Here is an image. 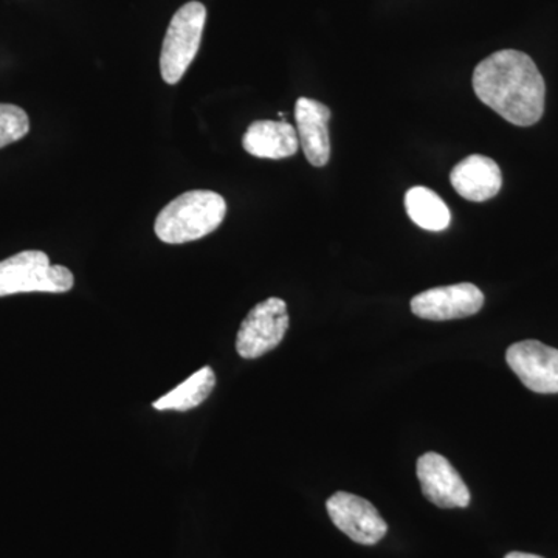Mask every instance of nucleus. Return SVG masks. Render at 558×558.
<instances>
[{
    "instance_id": "obj_1",
    "label": "nucleus",
    "mask_w": 558,
    "mask_h": 558,
    "mask_svg": "<svg viewBox=\"0 0 558 558\" xmlns=\"http://www.w3.org/2000/svg\"><path fill=\"white\" fill-rule=\"evenodd\" d=\"M473 89L484 105L515 126H532L545 112L546 84L529 54L499 50L476 65Z\"/></svg>"
},
{
    "instance_id": "obj_2",
    "label": "nucleus",
    "mask_w": 558,
    "mask_h": 558,
    "mask_svg": "<svg viewBox=\"0 0 558 558\" xmlns=\"http://www.w3.org/2000/svg\"><path fill=\"white\" fill-rule=\"evenodd\" d=\"M226 215V199L220 194L208 190L189 191L161 209L154 230L165 244H186L218 230Z\"/></svg>"
},
{
    "instance_id": "obj_3",
    "label": "nucleus",
    "mask_w": 558,
    "mask_h": 558,
    "mask_svg": "<svg viewBox=\"0 0 558 558\" xmlns=\"http://www.w3.org/2000/svg\"><path fill=\"white\" fill-rule=\"evenodd\" d=\"M75 284L72 271L53 266L40 250H25L0 260V296L16 293H64Z\"/></svg>"
},
{
    "instance_id": "obj_4",
    "label": "nucleus",
    "mask_w": 558,
    "mask_h": 558,
    "mask_svg": "<svg viewBox=\"0 0 558 558\" xmlns=\"http://www.w3.org/2000/svg\"><path fill=\"white\" fill-rule=\"evenodd\" d=\"M207 9L204 3H185L172 16L160 54V72L165 83L174 86L185 75L199 51Z\"/></svg>"
},
{
    "instance_id": "obj_5",
    "label": "nucleus",
    "mask_w": 558,
    "mask_h": 558,
    "mask_svg": "<svg viewBox=\"0 0 558 558\" xmlns=\"http://www.w3.org/2000/svg\"><path fill=\"white\" fill-rule=\"evenodd\" d=\"M288 329V304L271 296L256 304L242 322L236 337L238 354L245 360L263 357L284 340Z\"/></svg>"
},
{
    "instance_id": "obj_6",
    "label": "nucleus",
    "mask_w": 558,
    "mask_h": 558,
    "mask_svg": "<svg viewBox=\"0 0 558 558\" xmlns=\"http://www.w3.org/2000/svg\"><path fill=\"white\" fill-rule=\"evenodd\" d=\"M326 509L332 523L360 545H376L387 534V523L368 499L337 492L326 502Z\"/></svg>"
},
{
    "instance_id": "obj_7",
    "label": "nucleus",
    "mask_w": 558,
    "mask_h": 558,
    "mask_svg": "<svg viewBox=\"0 0 558 558\" xmlns=\"http://www.w3.org/2000/svg\"><path fill=\"white\" fill-rule=\"evenodd\" d=\"M506 360L524 387L539 395H557L558 349L524 340L508 349Z\"/></svg>"
},
{
    "instance_id": "obj_8",
    "label": "nucleus",
    "mask_w": 558,
    "mask_h": 558,
    "mask_svg": "<svg viewBox=\"0 0 558 558\" xmlns=\"http://www.w3.org/2000/svg\"><path fill=\"white\" fill-rule=\"evenodd\" d=\"M483 306V292L472 282L425 290L411 301L413 314L429 322L472 317Z\"/></svg>"
},
{
    "instance_id": "obj_9",
    "label": "nucleus",
    "mask_w": 558,
    "mask_h": 558,
    "mask_svg": "<svg viewBox=\"0 0 558 558\" xmlns=\"http://www.w3.org/2000/svg\"><path fill=\"white\" fill-rule=\"evenodd\" d=\"M417 478L422 494L440 509L468 508L470 502L469 487L459 476L449 459L435 451L422 454L417 461Z\"/></svg>"
},
{
    "instance_id": "obj_10",
    "label": "nucleus",
    "mask_w": 558,
    "mask_h": 558,
    "mask_svg": "<svg viewBox=\"0 0 558 558\" xmlns=\"http://www.w3.org/2000/svg\"><path fill=\"white\" fill-rule=\"evenodd\" d=\"M295 120L304 156L314 167H326L330 159V109L323 102L301 97L295 105Z\"/></svg>"
},
{
    "instance_id": "obj_11",
    "label": "nucleus",
    "mask_w": 558,
    "mask_h": 558,
    "mask_svg": "<svg viewBox=\"0 0 558 558\" xmlns=\"http://www.w3.org/2000/svg\"><path fill=\"white\" fill-rule=\"evenodd\" d=\"M450 182L459 196L472 202H484L497 196L502 185L497 161L488 157L469 156L450 172Z\"/></svg>"
},
{
    "instance_id": "obj_12",
    "label": "nucleus",
    "mask_w": 558,
    "mask_h": 558,
    "mask_svg": "<svg viewBox=\"0 0 558 558\" xmlns=\"http://www.w3.org/2000/svg\"><path fill=\"white\" fill-rule=\"evenodd\" d=\"M242 146L258 159L281 160L295 156L300 138L288 121L260 120L245 132Z\"/></svg>"
},
{
    "instance_id": "obj_13",
    "label": "nucleus",
    "mask_w": 558,
    "mask_h": 558,
    "mask_svg": "<svg viewBox=\"0 0 558 558\" xmlns=\"http://www.w3.org/2000/svg\"><path fill=\"white\" fill-rule=\"evenodd\" d=\"M405 208L410 219L421 229L444 231L450 226V209L435 191L414 186L405 196Z\"/></svg>"
},
{
    "instance_id": "obj_14",
    "label": "nucleus",
    "mask_w": 558,
    "mask_h": 558,
    "mask_svg": "<svg viewBox=\"0 0 558 558\" xmlns=\"http://www.w3.org/2000/svg\"><path fill=\"white\" fill-rule=\"evenodd\" d=\"M216 387V374L209 366L196 371L190 379L182 381L178 388L153 403L159 411H189L199 407Z\"/></svg>"
},
{
    "instance_id": "obj_15",
    "label": "nucleus",
    "mask_w": 558,
    "mask_h": 558,
    "mask_svg": "<svg viewBox=\"0 0 558 558\" xmlns=\"http://www.w3.org/2000/svg\"><path fill=\"white\" fill-rule=\"evenodd\" d=\"M31 131V120L24 109L0 102V149L20 142Z\"/></svg>"
},
{
    "instance_id": "obj_16",
    "label": "nucleus",
    "mask_w": 558,
    "mask_h": 558,
    "mask_svg": "<svg viewBox=\"0 0 558 558\" xmlns=\"http://www.w3.org/2000/svg\"><path fill=\"white\" fill-rule=\"evenodd\" d=\"M505 558H543V557L534 556V554H526V553H510Z\"/></svg>"
}]
</instances>
